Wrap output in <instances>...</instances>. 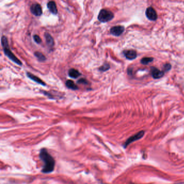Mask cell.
I'll return each instance as SVG.
<instances>
[{"mask_svg":"<svg viewBox=\"0 0 184 184\" xmlns=\"http://www.w3.org/2000/svg\"><path fill=\"white\" fill-rule=\"evenodd\" d=\"M40 158L43 162L42 172L44 173L52 172L54 170L55 161L46 149L44 148L41 149L40 152Z\"/></svg>","mask_w":184,"mask_h":184,"instance_id":"obj_1","label":"cell"},{"mask_svg":"<svg viewBox=\"0 0 184 184\" xmlns=\"http://www.w3.org/2000/svg\"><path fill=\"white\" fill-rule=\"evenodd\" d=\"M1 43H2V46H3V52H4V54L6 55L9 59H10L13 62L15 63L17 65H22V62L15 56V55L11 52L10 49L9 48L8 40L6 36H3L2 37Z\"/></svg>","mask_w":184,"mask_h":184,"instance_id":"obj_2","label":"cell"},{"mask_svg":"<svg viewBox=\"0 0 184 184\" xmlns=\"http://www.w3.org/2000/svg\"><path fill=\"white\" fill-rule=\"evenodd\" d=\"M114 14L111 11L103 9L100 10L98 16V19L102 23H106L111 21L114 19Z\"/></svg>","mask_w":184,"mask_h":184,"instance_id":"obj_3","label":"cell"},{"mask_svg":"<svg viewBox=\"0 0 184 184\" xmlns=\"http://www.w3.org/2000/svg\"><path fill=\"white\" fill-rule=\"evenodd\" d=\"M145 134V132L144 131H141L139 132H138V133H135V135H132L129 138L127 139L126 141L125 142V143L124 144L123 146L124 148H126L128 145H129L130 144L132 143L134 141H138L141 139V138L143 137L144 135Z\"/></svg>","mask_w":184,"mask_h":184,"instance_id":"obj_4","label":"cell"},{"mask_svg":"<svg viewBox=\"0 0 184 184\" xmlns=\"http://www.w3.org/2000/svg\"><path fill=\"white\" fill-rule=\"evenodd\" d=\"M146 16L148 19H150V21H154L157 20L158 18V15H157V12L154 10V8H153L151 7H148L146 9Z\"/></svg>","mask_w":184,"mask_h":184,"instance_id":"obj_5","label":"cell"},{"mask_svg":"<svg viewBox=\"0 0 184 184\" xmlns=\"http://www.w3.org/2000/svg\"><path fill=\"white\" fill-rule=\"evenodd\" d=\"M31 13L36 16H40L43 13L41 5L38 3H34L30 7Z\"/></svg>","mask_w":184,"mask_h":184,"instance_id":"obj_6","label":"cell"},{"mask_svg":"<svg viewBox=\"0 0 184 184\" xmlns=\"http://www.w3.org/2000/svg\"><path fill=\"white\" fill-rule=\"evenodd\" d=\"M125 28L123 26L117 25L111 28L110 29V33L112 35L115 36H119L121 35L124 31Z\"/></svg>","mask_w":184,"mask_h":184,"instance_id":"obj_7","label":"cell"},{"mask_svg":"<svg viewBox=\"0 0 184 184\" xmlns=\"http://www.w3.org/2000/svg\"><path fill=\"white\" fill-rule=\"evenodd\" d=\"M123 54L124 55L125 57L129 60H135L137 56V52L133 50H124L123 52Z\"/></svg>","mask_w":184,"mask_h":184,"instance_id":"obj_8","label":"cell"},{"mask_svg":"<svg viewBox=\"0 0 184 184\" xmlns=\"http://www.w3.org/2000/svg\"><path fill=\"white\" fill-rule=\"evenodd\" d=\"M151 75L154 79H160L164 75V72L159 70L157 68L152 67Z\"/></svg>","mask_w":184,"mask_h":184,"instance_id":"obj_9","label":"cell"},{"mask_svg":"<svg viewBox=\"0 0 184 184\" xmlns=\"http://www.w3.org/2000/svg\"><path fill=\"white\" fill-rule=\"evenodd\" d=\"M47 7L49 9V11L54 15H56L58 13L57 6L54 1H50L47 4Z\"/></svg>","mask_w":184,"mask_h":184,"instance_id":"obj_10","label":"cell"},{"mask_svg":"<svg viewBox=\"0 0 184 184\" xmlns=\"http://www.w3.org/2000/svg\"><path fill=\"white\" fill-rule=\"evenodd\" d=\"M27 75L29 79H31L33 81L37 83L41 84V85H43V86H46V84L42 79H40L38 77L34 75L32 73H27Z\"/></svg>","mask_w":184,"mask_h":184,"instance_id":"obj_11","label":"cell"},{"mask_svg":"<svg viewBox=\"0 0 184 184\" xmlns=\"http://www.w3.org/2000/svg\"><path fill=\"white\" fill-rule=\"evenodd\" d=\"M45 38L46 40V44L50 48H52L54 46V40L52 37V36L49 34V33H45Z\"/></svg>","mask_w":184,"mask_h":184,"instance_id":"obj_12","label":"cell"},{"mask_svg":"<svg viewBox=\"0 0 184 184\" xmlns=\"http://www.w3.org/2000/svg\"><path fill=\"white\" fill-rule=\"evenodd\" d=\"M69 76L73 79H77L81 75V73L75 69H70L69 70Z\"/></svg>","mask_w":184,"mask_h":184,"instance_id":"obj_13","label":"cell"},{"mask_svg":"<svg viewBox=\"0 0 184 184\" xmlns=\"http://www.w3.org/2000/svg\"><path fill=\"white\" fill-rule=\"evenodd\" d=\"M65 85L67 87L70 89L73 90L79 89V88L77 86V85L71 80H68L66 82Z\"/></svg>","mask_w":184,"mask_h":184,"instance_id":"obj_14","label":"cell"},{"mask_svg":"<svg viewBox=\"0 0 184 184\" xmlns=\"http://www.w3.org/2000/svg\"><path fill=\"white\" fill-rule=\"evenodd\" d=\"M34 55H35L36 57L38 59L39 61L43 62V61H44L46 60V57H45V56L40 52H35Z\"/></svg>","mask_w":184,"mask_h":184,"instance_id":"obj_15","label":"cell"},{"mask_svg":"<svg viewBox=\"0 0 184 184\" xmlns=\"http://www.w3.org/2000/svg\"><path fill=\"white\" fill-rule=\"evenodd\" d=\"M153 61V58L152 57H144L141 60V63L144 65H147L150 63L152 62Z\"/></svg>","mask_w":184,"mask_h":184,"instance_id":"obj_16","label":"cell"},{"mask_svg":"<svg viewBox=\"0 0 184 184\" xmlns=\"http://www.w3.org/2000/svg\"><path fill=\"white\" fill-rule=\"evenodd\" d=\"M110 67L108 63H104L102 67H100V68H99V70L102 71V72H105L106 71L110 69Z\"/></svg>","mask_w":184,"mask_h":184,"instance_id":"obj_17","label":"cell"},{"mask_svg":"<svg viewBox=\"0 0 184 184\" xmlns=\"http://www.w3.org/2000/svg\"><path fill=\"white\" fill-rule=\"evenodd\" d=\"M34 40L35 42H36L37 43L40 44L41 43V42H42V40H41V37L37 35H35L34 36Z\"/></svg>","mask_w":184,"mask_h":184,"instance_id":"obj_18","label":"cell"},{"mask_svg":"<svg viewBox=\"0 0 184 184\" xmlns=\"http://www.w3.org/2000/svg\"><path fill=\"white\" fill-rule=\"evenodd\" d=\"M171 69V65L170 64H166L164 66V71H168L169 70H170V69Z\"/></svg>","mask_w":184,"mask_h":184,"instance_id":"obj_19","label":"cell"},{"mask_svg":"<svg viewBox=\"0 0 184 184\" xmlns=\"http://www.w3.org/2000/svg\"><path fill=\"white\" fill-rule=\"evenodd\" d=\"M88 82L87 81V79H79L78 82H77V83H79V84H88Z\"/></svg>","mask_w":184,"mask_h":184,"instance_id":"obj_20","label":"cell"}]
</instances>
